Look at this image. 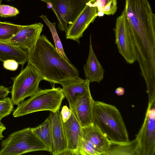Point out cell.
Instances as JSON below:
<instances>
[{"mask_svg": "<svg viewBox=\"0 0 155 155\" xmlns=\"http://www.w3.org/2000/svg\"><path fill=\"white\" fill-rule=\"evenodd\" d=\"M28 63L45 80L53 85L79 76L78 70L65 60L44 35H40L33 48L28 52Z\"/></svg>", "mask_w": 155, "mask_h": 155, "instance_id": "cell-1", "label": "cell"}, {"mask_svg": "<svg viewBox=\"0 0 155 155\" xmlns=\"http://www.w3.org/2000/svg\"><path fill=\"white\" fill-rule=\"evenodd\" d=\"M138 54L155 48V15L148 0H126L123 10Z\"/></svg>", "mask_w": 155, "mask_h": 155, "instance_id": "cell-2", "label": "cell"}, {"mask_svg": "<svg viewBox=\"0 0 155 155\" xmlns=\"http://www.w3.org/2000/svg\"><path fill=\"white\" fill-rule=\"evenodd\" d=\"M92 124L98 127L110 142L129 141L121 115L114 105L94 101Z\"/></svg>", "mask_w": 155, "mask_h": 155, "instance_id": "cell-3", "label": "cell"}, {"mask_svg": "<svg viewBox=\"0 0 155 155\" xmlns=\"http://www.w3.org/2000/svg\"><path fill=\"white\" fill-rule=\"evenodd\" d=\"M64 98L62 88L60 87L40 89L28 99L18 105L13 116L18 117L40 111H59Z\"/></svg>", "mask_w": 155, "mask_h": 155, "instance_id": "cell-4", "label": "cell"}, {"mask_svg": "<svg viewBox=\"0 0 155 155\" xmlns=\"http://www.w3.org/2000/svg\"><path fill=\"white\" fill-rule=\"evenodd\" d=\"M1 145L0 155H20L38 151L50 152L48 147L30 127L11 133L2 141Z\"/></svg>", "mask_w": 155, "mask_h": 155, "instance_id": "cell-5", "label": "cell"}, {"mask_svg": "<svg viewBox=\"0 0 155 155\" xmlns=\"http://www.w3.org/2000/svg\"><path fill=\"white\" fill-rule=\"evenodd\" d=\"M12 79L13 84L11 98L13 105H17L38 92L40 90V82L44 80L35 68L28 63L18 75Z\"/></svg>", "mask_w": 155, "mask_h": 155, "instance_id": "cell-6", "label": "cell"}, {"mask_svg": "<svg viewBox=\"0 0 155 155\" xmlns=\"http://www.w3.org/2000/svg\"><path fill=\"white\" fill-rule=\"evenodd\" d=\"M90 0H49L51 8L58 21V28L67 32L68 25L72 24Z\"/></svg>", "mask_w": 155, "mask_h": 155, "instance_id": "cell-7", "label": "cell"}, {"mask_svg": "<svg viewBox=\"0 0 155 155\" xmlns=\"http://www.w3.org/2000/svg\"><path fill=\"white\" fill-rule=\"evenodd\" d=\"M114 30L115 43L119 53L127 63H134L137 58L136 48L123 11L117 18Z\"/></svg>", "mask_w": 155, "mask_h": 155, "instance_id": "cell-8", "label": "cell"}, {"mask_svg": "<svg viewBox=\"0 0 155 155\" xmlns=\"http://www.w3.org/2000/svg\"><path fill=\"white\" fill-rule=\"evenodd\" d=\"M136 137L139 140L141 155H154L155 102L148 104L144 122Z\"/></svg>", "mask_w": 155, "mask_h": 155, "instance_id": "cell-9", "label": "cell"}, {"mask_svg": "<svg viewBox=\"0 0 155 155\" xmlns=\"http://www.w3.org/2000/svg\"><path fill=\"white\" fill-rule=\"evenodd\" d=\"M97 16H100L97 7L86 4L74 22L68 26L66 39L75 41L79 44L80 39L84 31Z\"/></svg>", "mask_w": 155, "mask_h": 155, "instance_id": "cell-10", "label": "cell"}, {"mask_svg": "<svg viewBox=\"0 0 155 155\" xmlns=\"http://www.w3.org/2000/svg\"><path fill=\"white\" fill-rule=\"evenodd\" d=\"M43 27V24L40 22L23 25L14 36L5 42L29 52L33 48Z\"/></svg>", "mask_w": 155, "mask_h": 155, "instance_id": "cell-11", "label": "cell"}, {"mask_svg": "<svg viewBox=\"0 0 155 155\" xmlns=\"http://www.w3.org/2000/svg\"><path fill=\"white\" fill-rule=\"evenodd\" d=\"M90 81L84 79L79 77L61 82L62 91L67 100L69 107L72 110L78 99L90 91Z\"/></svg>", "mask_w": 155, "mask_h": 155, "instance_id": "cell-12", "label": "cell"}, {"mask_svg": "<svg viewBox=\"0 0 155 155\" xmlns=\"http://www.w3.org/2000/svg\"><path fill=\"white\" fill-rule=\"evenodd\" d=\"M51 131L54 155H62L67 149V142L60 112H51Z\"/></svg>", "mask_w": 155, "mask_h": 155, "instance_id": "cell-13", "label": "cell"}, {"mask_svg": "<svg viewBox=\"0 0 155 155\" xmlns=\"http://www.w3.org/2000/svg\"><path fill=\"white\" fill-rule=\"evenodd\" d=\"M72 111L69 119L63 123L67 142V149L63 155H76L80 140L82 137V127Z\"/></svg>", "mask_w": 155, "mask_h": 155, "instance_id": "cell-14", "label": "cell"}, {"mask_svg": "<svg viewBox=\"0 0 155 155\" xmlns=\"http://www.w3.org/2000/svg\"><path fill=\"white\" fill-rule=\"evenodd\" d=\"M94 101L89 91L78 99L71 110L82 127L92 124Z\"/></svg>", "mask_w": 155, "mask_h": 155, "instance_id": "cell-15", "label": "cell"}, {"mask_svg": "<svg viewBox=\"0 0 155 155\" xmlns=\"http://www.w3.org/2000/svg\"><path fill=\"white\" fill-rule=\"evenodd\" d=\"M83 67L85 77L90 82H96L100 83L103 80L104 70L93 50L91 35L90 37L88 56Z\"/></svg>", "mask_w": 155, "mask_h": 155, "instance_id": "cell-16", "label": "cell"}, {"mask_svg": "<svg viewBox=\"0 0 155 155\" xmlns=\"http://www.w3.org/2000/svg\"><path fill=\"white\" fill-rule=\"evenodd\" d=\"M82 137L93 144L102 155H105L110 141L97 126L92 124L82 127Z\"/></svg>", "mask_w": 155, "mask_h": 155, "instance_id": "cell-17", "label": "cell"}, {"mask_svg": "<svg viewBox=\"0 0 155 155\" xmlns=\"http://www.w3.org/2000/svg\"><path fill=\"white\" fill-rule=\"evenodd\" d=\"M13 59L23 67L28 61V52L6 42L0 41V61Z\"/></svg>", "mask_w": 155, "mask_h": 155, "instance_id": "cell-18", "label": "cell"}, {"mask_svg": "<svg viewBox=\"0 0 155 155\" xmlns=\"http://www.w3.org/2000/svg\"><path fill=\"white\" fill-rule=\"evenodd\" d=\"M141 155L138 139L126 142H110L109 147L105 155Z\"/></svg>", "mask_w": 155, "mask_h": 155, "instance_id": "cell-19", "label": "cell"}, {"mask_svg": "<svg viewBox=\"0 0 155 155\" xmlns=\"http://www.w3.org/2000/svg\"><path fill=\"white\" fill-rule=\"evenodd\" d=\"M34 133L48 147L50 152L52 153L53 149L51 131V120L49 115L45 121L38 126L32 128Z\"/></svg>", "mask_w": 155, "mask_h": 155, "instance_id": "cell-20", "label": "cell"}, {"mask_svg": "<svg viewBox=\"0 0 155 155\" xmlns=\"http://www.w3.org/2000/svg\"><path fill=\"white\" fill-rule=\"evenodd\" d=\"M87 4L96 7L100 16L113 15L117 9V0H90Z\"/></svg>", "mask_w": 155, "mask_h": 155, "instance_id": "cell-21", "label": "cell"}, {"mask_svg": "<svg viewBox=\"0 0 155 155\" xmlns=\"http://www.w3.org/2000/svg\"><path fill=\"white\" fill-rule=\"evenodd\" d=\"M23 25L0 21V41H6L14 36Z\"/></svg>", "mask_w": 155, "mask_h": 155, "instance_id": "cell-22", "label": "cell"}, {"mask_svg": "<svg viewBox=\"0 0 155 155\" xmlns=\"http://www.w3.org/2000/svg\"><path fill=\"white\" fill-rule=\"evenodd\" d=\"M49 28L52 35L55 48L58 53L66 60L70 62L64 50L61 40L58 36L55 27V23L51 22L46 15H41L40 16Z\"/></svg>", "mask_w": 155, "mask_h": 155, "instance_id": "cell-23", "label": "cell"}, {"mask_svg": "<svg viewBox=\"0 0 155 155\" xmlns=\"http://www.w3.org/2000/svg\"><path fill=\"white\" fill-rule=\"evenodd\" d=\"M101 153L92 143L81 138L76 151V155H101Z\"/></svg>", "mask_w": 155, "mask_h": 155, "instance_id": "cell-24", "label": "cell"}, {"mask_svg": "<svg viewBox=\"0 0 155 155\" xmlns=\"http://www.w3.org/2000/svg\"><path fill=\"white\" fill-rule=\"evenodd\" d=\"M13 108L11 98L6 97L5 102L0 105V121L3 117L11 114Z\"/></svg>", "mask_w": 155, "mask_h": 155, "instance_id": "cell-25", "label": "cell"}, {"mask_svg": "<svg viewBox=\"0 0 155 155\" xmlns=\"http://www.w3.org/2000/svg\"><path fill=\"white\" fill-rule=\"evenodd\" d=\"M17 9L13 7L5 5H0V16L5 18L15 16L18 14Z\"/></svg>", "mask_w": 155, "mask_h": 155, "instance_id": "cell-26", "label": "cell"}, {"mask_svg": "<svg viewBox=\"0 0 155 155\" xmlns=\"http://www.w3.org/2000/svg\"><path fill=\"white\" fill-rule=\"evenodd\" d=\"M19 64L13 59L7 60L3 62V67L6 69L15 71L17 69Z\"/></svg>", "mask_w": 155, "mask_h": 155, "instance_id": "cell-27", "label": "cell"}, {"mask_svg": "<svg viewBox=\"0 0 155 155\" xmlns=\"http://www.w3.org/2000/svg\"><path fill=\"white\" fill-rule=\"evenodd\" d=\"M72 112L71 109L68 108L67 105H64L63 106L60 114L63 123L66 122L69 119Z\"/></svg>", "mask_w": 155, "mask_h": 155, "instance_id": "cell-28", "label": "cell"}, {"mask_svg": "<svg viewBox=\"0 0 155 155\" xmlns=\"http://www.w3.org/2000/svg\"><path fill=\"white\" fill-rule=\"evenodd\" d=\"M10 92L8 88L2 86H0V99H2L7 97Z\"/></svg>", "mask_w": 155, "mask_h": 155, "instance_id": "cell-29", "label": "cell"}, {"mask_svg": "<svg viewBox=\"0 0 155 155\" xmlns=\"http://www.w3.org/2000/svg\"><path fill=\"white\" fill-rule=\"evenodd\" d=\"M6 129L5 126L1 121H0V140H2V138L4 137L2 133Z\"/></svg>", "mask_w": 155, "mask_h": 155, "instance_id": "cell-30", "label": "cell"}, {"mask_svg": "<svg viewBox=\"0 0 155 155\" xmlns=\"http://www.w3.org/2000/svg\"><path fill=\"white\" fill-rule=\"evenodd\" d=\"M125 92V90L122 87H118L115 91V93L117 95L121 96L123 95Z\"/></svg>", "mask_w": 155, "mask_h": 155, "instance_id": "cell-31", "label": "cell"}, {"mask_svg": "<svg viewBox=\"0 0 155 155\" xmlns=\"http://www.w3.org/2000/svg\"><path fill=\"white\" fill-rule=\"evenodd\" d=\"M6 100V97L2 99H0V105L5 102Z\"/></svg>", "mask_w": 155, "mask_h": 155, "instance_id": "cell-32", "label": "cell"}, {"mask_svg": "<svg viewBox=\"0 0 155 155\" xmlns=\"http://www.w3.org/2000/svg\"><path fill=\"white\" fill-rule=\"evenodd\" d=\"M42 2H44L46 3H47L48 4L49 3V0H39Z\"/></svg>", "mask_w": 155, "mask_h": 155, "instance_id": "cell-33", "label": "cell"}, {"mask_svg": "<svg viewBox=\"0 0 155 155\" xmlns=\"http://www.w3.org/2000/svg\"><path fill=\"white\" fill-rule=\"evenodd\" d=\"M2 0H0V5L1 4L2 2Z\"/></svg>", "mask_w": 155, "mask_h": 155, "instance_id": "cell-34", "label": "cell"}, {"mask_svg": "<svg viewBox=\"0 0 155 155\" xmlns=\"http://www.w3.org/2000/svg\"></svg>", "mask_w": 155, "mask_h": 155, "instance_id": "cell-35", "label": "cell"}]
</instances>
